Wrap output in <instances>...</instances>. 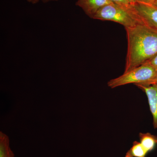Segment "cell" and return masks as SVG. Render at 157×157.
Wrapping results in <instances>:
<instances>
[{
  "label": "cell",
  "instance_id": "obj_9",
  "mask_svg": "<svg viewBox=\"0 0 157 157\" xmlns=\"http://www.w3.org/2000/svg\"><path fill=\"white\" fill-rule=\"evenodd\" d=\"M148 152L143 147L140 142L135 141L133 145L126 154L125 157H146Z\"/></svg>",
  "mask_w": 157,
  "mask_h": 157
},
{
  "label": "cell",
  "instance_id": "obj_4",
  "mask_svg": "<svg viewBox=\"0 0 157 157\" xmlns=\"http://www.w3.org/2000/svg\"><path fill=\"white\" fill-rule=\"evenodd\" d=\"M133 9L142 21L157 31V8L152 5L136 2Z\"/></svg>",
  "mask_w": 157,
  "mask_h": 157
},
{
  "label": "cell",
  "instance_id": "obj_6",
  "mask_svg": "<svg viewBox=\"0 0 157 157\" xmlns=\"http://www.w3.org/2000/svg\"><path fill=\"white\" fill-rule=\"evenodd\" d=\"M113 3L110 0H77L76 5L92 18L97 11L106 5Z\"/></svg>",
  "mask_w": 157,
  "mask_h": 157
},
{
  "label": "cell",
  "instance_id": "obj_16",
  "mask_svg": "<svg viewBox=\"0 0 157 157\" xmlns=\"http://www.w3.org/2000/svg\"><path fill=\"white\" fill-rule=\"evenodd\" d=\"M152 5H153V6H154L157 8V0H156V1Z\"/></svg>",
  "mask_w": 157,
  "mask_h": 157
},
{
  "label": "cell",
  "instance_id": "obj_12",
  "mask_svg": "<svg viewBox=\"0 0 157 157\" xmlns=\"http://www.w3.org/2000/svg\"><path fill=\"white\" fill-rule=\"evenodd\" d=\"M148 62L157 70V55Z\"/></svg>",
  "mask_w": 157,
  "mask_h": 157
},
{
  "label": "cell",
  "instance_id": "obj_7",
  "mask_svg": "<svg viewBox=\"0 0 157 157\" xmlns=\"http://www.w3.org/2000/svg\"><path fill=\"white\" fill-rule=\"evenodd\" d=\"M139 136L140 143L148 153L153 150L157 145L156 136L150 133H140Z\"/></svg>",
  "mask_w": 157,
  "mask_h": 157
},
{
  "label": "cell",
  "instance_id": "obj_13",
  "mask_svg": "<svg viewBox=\"0 0 157 157\" xmlns=\"http://www.w3.org/2000/svg\"><path fill=\"white\" fill-rule=\"evenodd\" d=\"M156 0H137V2L144 3V4L152 5Z\"/></svg>",
  "mask_w": 157,
  "mask_h": 157
},
{
  "label": "cell",
  "instance_id": "obj_2",
  "mask_svg": "<svg viewBox=\"0 0 157 157\" xmlns=\"http://www.w3.org/2000/svg\"><path fill=\"white\" fill-rule=\"evenodd\" d=\"M92 18L114 21L123 25L125 29L143 23L134 9H127L113 3L99 9Z\"/></svg>",
  "mask_w": 157,
  "mask_h": 157
},
{
  "label": "cell",
  "instance_id": "obj_11",
  "mask_svg": "<svg viewBox=\"0 0 157 157\" xmlns=\"http://www.w3.org/2000/svg\"><path fill=\"white\" fill-rule=\"evenodd\" d=\"M28 2L32 4H37L39 2H42L43 3H48L51 2H56L59 0H27Z\"/></svg>",
  "mask_w": 157,
  "mask_h": 157
},
{
  "label": "cell",
  "instance_id": "obj_3",
  "mask_svg": "<svg viewBox=\"0 0 157 157\" xmlns=\"http://www.w3.org/2000/svg\"><path fill=\"white\" fill-rule=\"evenodd\" d=\"M157 75V70L147 62L124 73L117 78L111 79L107 82V85L111 88L131 83L149 85Z\"/></svg>",
  "mask_w": 157,
  "mask_h": 157
},
{
  "label": "cell",
  "instance_id": "obj_1",
  "mask_svg": "<svg viewBox=\"0 0 157 157\" xmlns=\"http://www.w3.org/2000/svg\"><path fill=\"white\" fill-rule=\"evenodd\" d=\"M128 49L124 72L149 61L157 55V31L144 23L125 29Z\"/></svg>",
  "mask_w": 157,
  "mask_h": 157
},
{
  "label": "cell",
  "instance_id": "obj_14",
  "mask_svg": "<svg viewBox=\"0 0 157 157\" xmlns=\"http://www.w3.org/2000/svg\"><path fill=\"white\" fill-rule=\"evenodd\" d=\"M155 83H157V75L156 76L155 78L154 79V80H152V81L151 82L150 85Z\"/></svg>",
  "mask_w": 157,
  "mask_h": 157
},
{
  "label": "cell",
  "instance_id": "obj_8",
  "mask_svg": "<svg viewBox=\"0 0 157 157\" xmlns=\"http://www.w3.org/2000/svg\"><path fill=\"white\" fill-rule=\"evenodd\" d=\"M0 157H14L10 147L9 137L2 132H0Z\"/></svg>",
  "mask_w": 157,
  "mask_h": 157
},
{
  "label": "cell",
  "instance_id": "obj_15",
  "mask_svg": "<svg viewBox=\"0 0 157 157\" xmlns=\"http://www.w3.org/2000/svg\"><path fill=\"white\" fill-rule=\"evenodd\" d=\"M130 2L132 3V4H134L135 3L137 2V0H128Z\"/></svg>",
  "mask_w": 157,
  "mask_h": 157
},
{
  "label": "cell",
  "instance_id": "obj_5",
  "mask_svg": "<svg viewBox=\"0 0 157 157\" xmlns=\"http://www.w3.org/2000/svg\"><path fill=\"white\" fill-rule=\"evenodd\" d=\"M135 85L146 94L152 116L153 125L155 129H157V83L149 85Z\"/></svg>",
  "mask_w": 157,
  "mask_h": 157
},
{
  "label": "cell",
  "instance_id": "obj_10",
  "mask_svg": "<svg viewBox=\"0 0 157 157\" xmlns=\"http://www.w3.org/2000/svg\"><path fill=\"white\" fill-rule=\"evenodd\" d=\"M113 3L129 9H133V4L128 0H110Z\"/></svg>",
  "mask_w": 157,
  "mask_h": 157
}]
</instances>
